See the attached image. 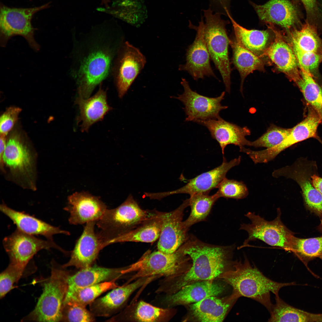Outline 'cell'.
<instances>
[{
  "label": "cell",
  "mask_w": 322,
  "mask_h": 322,
  "mask_svg": "<svg viewBox=\"0 0 322 322\" xmlns=\"http://www.w3.org/2000/svg\"><path fill=\"white\" fill-rule=\"evenodd\" d=\"M96 222H88L76 241L67 262L62 265L66 268L74 267L79 269L92 265L100 250L105 246L95 227Z\"/></svg>",
  "instance_id": "ac0fdd59"
},
{
  "label": "cell",
  "mask_w": 322,
  "mask_h": 322,
  "mask_svg": "<svg viewBox=\"0 0 322 322\" xmlns=\"http://www.w3.org/2000/svg\"><path fill=\"white\" fill-rule=\"evenodd\" d=\"M184 91L181 95L174 98L181 101L186 117V121L194 122L196 120L216 119L220 117V112L227 108L221 102L224 99L225 92H223L218 97H210L199 94L192 90L188 82L182 78L181 82Z\"/></svg>",
  "instance_id": "8fae6325"
},
{
  "label": "cell",
  "mask_w": 322,
  "mask_h": 322,
  "mask_svg": "<svg viewBox=\"0 0 322 322\" xmlns=\"http://www.w3.org/2000/svg\"><path fill=\"white\" fill-rule=\"evenodd\" d=\"M6 135L2 134H0V162L2 161V156L4 151L5 149L6 145Z\"/></svg>",
  "instance_id": "f907efd6"
},
{
  "label": "cell",
  "mask_w": 322,
  "mask_h": 322,
  "mask_svg": "<svg viewBox=\"0 0 322 322\" xmlns=\"http://www.w3.org/2000/svg\"><path fill=\"white\" fill-rule=\"evenodd\" d=\"M115 281L103 282L79 289L65 299L64 303L71 301L86 306L103 293L119 287Z\"/></svg>",
  "instance_id": "ab89813d"
},
{
  "label": "cell",
  "mask_w": 322,
  "mask_h": 322,
  "mask_svg": "<svg viewBox=\"0 0 322 322\" xmlns=\"http://www.w3.org/2000/svg\"><path fill=\"white\" fill-rule=\"evenodd\" d=\"M241 158L239 156L227 162L224 157L222 164L217 167L188 180L187 184L179 188L171 191L155 193L154 197L155 199L160 200L175 194L186 193L190 196L197 194L209 193L211 190L217 188L230 169L239 164Z\"/></svg>",
  "instance_id": "2e32d148"
},
{
  "label": "cell",
  "mask_w": 322,
  "mask_h": 322,
  "mask_svg": "<svg viewBox=\"0 0 322 322\" xmlns=\"http://www.w3.org/2000/svg\"><path fill=\"white\" fill-rule=\"evenodd\" d=\"M308 167L298 160L291 165L275 170L272 175L276 178L283 177L296 182L302 190L306 206L318 215H321L322 194L312 185Z\"/></svg>",
  "instance_id": "ffe728a7"
},
{
  "label": "cell",
  "mask_w": 322,
  "mask_h": 322,
  "mask_svg": "<svg viewBox=\"0 0 322 322\" xmlns=\"http://www.w3.org/2000/svg\"><path fill=\"white\" fill-rule=\"evenodd\" d=\"M230 44L233 51V62L241 76L240 91L242 92L243 83L246 77L255 70H263L264 63L258 55L241 46L235 38H230Z\"/></svg>",
  "instance_id": "1f68e13d"
},
{
  "label": "cell",
  "mask_w": 322,
  "mask_h": 322,
  "mask_svg": "<svg viewBox=\"0 0 322 322\" xmlns=\"http://www.w3.org/2000/svg\"><path fill=\"white\" fill-rule=\"evenodd\" d=\"M189 27L196 32L193 43L189 46L186 54V63L179 65V70L187 72L195 80L203 79L205 76H212L217 79L211 67L210 55L204 37L203 17L198 26L189 21Z\"/></svg>",
  "instance_id": "5bb4252c"
},
{
  "label": "cell",
  "mask_w": 322,
  "mask_h": 322,
  "mask_svg": "<svg viewBox=\"0 0 322 322\" xmlns=\"http://www.w3.org/2000/svg\"><path fill=\"white\" fill-rule=\"evenodd\" d=\"M216 193L209 195L208 193H199L190 196L189 199L190 213L183 224L188 229L192 225L205 220L210 213L213 206L219 198Z\"/></svg>",
  "instance_id": "d590c367"
},
{
  "label": "cell",
  "mask_w": 322,
  "mask_h": 322,
  "mask_svg": "<svg viewBox=\"0 0 322 322\" xmlns=\"http://www.w3.org/2000/svg\"><path fill=\"white\" fill-rule=\"evenodd\" d=\"M188 206V199L173 211L161 212L162 222L157 244L158 250L165 253H172L188 240V229L184 226L182 219L184 210Z\"/></svg>",
  "instance_id": "9a60e30c"
},
{
  "label": "cell",
  "mask_w": 322,
  "mask_h": 322,
  "mask_svg": "<svg viewBox=\"0 0 322 322\" xmlns=\"http://www.w3.org/2000/svg\"><path fill=\"white\" fill-rule=\"evenodd\" d=\"M306 266L311 260L322 255V237L308 239L293 238L290 251Z\"/></svg>",
  "instance_id": "f35d334b"
},
{
  "label": "cell",
  "mask_w": 322,
  "mask_h": 322,
  "mask_svg": "<svg viewBox=\"0 0 322 322\" xmlns=\"http://www.w3.org/2000/svg\"><path fill=\"white\" fill-rule=\"evenodd\" d=\"M268 24V27L274 33V39L267 47L261 55L268 57L279 71L284 73L291 80L295 83L300 78L301 73L293 50L291 47L284 41L280 32L273 24Z\"/></svg>",
  "instance_id": "44dd1931"
},
{
  "label": "cell",
  "mask_w": 322,
  "mask_h": 322,
  "mask_svg": "<svg viewBox=\"0 0 322 322\" xmlns=\"http://www.w3.org/2000/svg\"><path fill=\"white\" fill-rule=\"evenodd\" d=\"M126 267L110 268L91 266L70 275L67 279L68 289L65 299L70 297L77 290L102 282L116 281L124 277Z\"/></svg>",
  "instance_id": "cb8c5ba5"
},
{
  "label": "cell",
  "mask_w": 322,
  "mask_h": 322,
  "mask_svg": "<svg viewBox=\"0 0 322 322\" xmlns=\"http://www.w3.org/2000/svg\"><path fill=\"white\" fill-rule=\"evenodd\" d=\"M21 109L16 107H10L2 114L0 120V134L7 135L16 122Z\"/></svg>",
  "instance_id": "bcb514c9"
},
{
  "label": "cell",
  "mask_w": 322,
  "mask_h": 322,
  "mask_svg": "<svg viewBox=\"0 0 322 322\" xmlns=\"http://www.w3.org/2000/svg\"><path fill=\"white\" fill-rule=\"evenodd\" d=\"M161 212L136 228L115 239L112 244L125 242L152 243L160 237L162 227Z\"/></svg>",
  "instance_id": "d6a6232c"
},
{
  "label": "cell",
  "mask_w": 322,
  "mask_h": 322,
  "mask_svg": "<svg viewBox=\"0 0 322 322\" xmlns=\"http://www.w3.org/2000/svg\"><path fill=\"white\" fill-rule=\"evenodd\" d=\"M232 268L219 277L233 289L231 295L238 298L242 296L252 299L264 306L269 311L273 305L270 293L278 295L282 287L294 285V282L280 283L264 275L245 257L243 261H236Z\"/></svg>",
  "instance_id": "3957f363"
},
{
  "label": "cell",
  "mask_w": 322,
  "mask_h": 322,
  "mask_svg": "<svg viewBox=\"0 0 322 322\" xmlns=\"http://www.w3.org/2000/svg\"><path fill=\"white\" fill-rule=\"evenodd\" d=\"M303 4L305 9L308 13L312 12L314 10L316 4V0H300Z\"/></svg>",
  "instance_id": "681fc988"
},
{
  "label": "cell",
  "mask_w": 322,
  "mask_h": 322,
  "mask_svg": "<svg viewBox=\"0 0 322 322\" xmlns=\"http://www.w3.org/2000/svg\"><path fill=\"white\" fill-rule=\"evenodd\" d=\"M216 192L219 197L240 199L246 197L248 194V189L242 182L225 177L220 182Z\"/></svg>",
  "instance_id": "7bdbcfd3"
},
{
  "label": "cell",
  "mask_w": 322,
  "mask_h": 322,
  "mask_svg": "<svg viewBox=\"0 0 322 322\" xmlns=\"http://www.w3.org/2000/svg\"><path fill=\"white\" fill-rule=\"evenodd\" d=\"M224 289L213 280L198 281L185 285L174 293L165 295L162 303L165 308L193 304L207 297L217 296Z\"/></svg>",
  "instance_id": "603a6c76"
},
{
  "label": "cell",
  "mask_w": 322,
  "mask_h": 322,
  "mask_svg": "<svg viewBox=\"0 0 322 322\" xmlns=\"http://www.w3.org/2000/svg\"><path fill=\"white\" fill-rule=\"evenodd\" d=\"M204 37L210 58L222 78L226 92L230 91L231 69L229 56L230 43L226 26L228 20L222 18L220 14L209 8L203 10Z\"/></svg>",
  "instance_id": "8992f818"
},
{
  "label": "cell",
  "mask_w": 322,
  "mask_h": 322,
  "mask_svg": "<svg viewBox=\"0 0 322 322\" xmlns=\"http://www.w3.org/2000/svg\"><path fill=\"white\" fill-rule=\"evenodd\" d=\"M301 77L295 82L307 104L317 112L322 121V88L313 79L311 72L300 68Z\"/></svg>",
  "instance_id": "8d00e7d4"
},
{
  "label": "cell",
  "mask_w": 322,
  "mask_h": 322,
  "mask_svg": "<svg viewBox=\"0 0 322 322\" xmlns=\"http://www.w3.org/2000/svg\"><path fill=\"white\" fill-rule=\"evenodd\" d=\"M311 180L312 185L315 188L322 194V178L316 174L311 175Z\"/></svg>",
  "instance_id": "c3c4849f"
},
{
  "label": "cell",
  "mask_w": 322,
  "mask_h": 322,
  "mask_svg": "<svg viewBox=\"0 0 322 322\" xmlns=\"http://www.w3.org/2000/svg\"><path fill=\"white\" fill-rule=\"evenodd\" d=\"M189 256L192 264L184 274L173 278H165L161 283L162 292L171 294L184 286L202 281L213 280L223 273L233 246H219L205 243L195 237L189 236L180 247Z\"/></svg>",
  "instance_id": "6da1fadb"
},
{
  "label": "cell",
  "mask_w": 322,
  "mask_h": 322,
  "mask_svg": "<svg viewBox=\"0 0 322 322\" xmlns=\"http://www.w3.org/2000/svg\"><path fill=\"white\" fill-rule=\"evenodd\" d=\"M307 106L308 112L305 117L291 128L289 134L282 142L273 147L256 151L255 157L258 162H267L287 148L307 139L314 138L319 139L317 130L322 120L315 109L310 105L307 104Z\"/></svg>",
  "instance_id": "4fadbf2b"
},
{
  "label": "cell",
  "mask_w": 322,
  "mask_h": 322,
  "mask_svg": "<svg viewBox=\"0 0 322 322\" xmlns=\"http://www.w3.org/2000/svg\"><path fill=\"white\" fill-rule=\"evenodd\" d=\"M277 214L274 219L268 221L254 213H247L245 216L250 223L241 224L240 229L246 231L248 237L240 248L246 247L250 242L258 239L271 246L290 252L294 236L282 222L279 208L277 209Z\"/></svg>",
  "instance_id": "ba28073f"
},
{
  "label": "cell",
  "mask_w": 322,
  "mask_h": 322,
  "mask_svg": "<svg viewBox=\"0 0 322 322\" xmlns=\"http://www.w3.org/2000/svg\"><path fill=\"white\" fill-rule=\"evenodd\" d=\"M236 41L241 46L258 55H261L268 46L270 34L267 30H248L237 23L229 14Z\"/></svg>",
  "instance_id": "f546056e"
},
{
  "label": "cell",
  "mask_w": 322,
  "mask_h": 322,
  "mask_svg": "<svg viewBox=\"0 0 322 322\" xmlns=\"http://www.w3.org/2000/svg\"><path fill=\"white\" fill-rule=\"evenodd\" d=\"M319 257L320 258H321V259L322 260V255H321V256H320Z\"/></svg>",
  "instance_id": "f5cc1de1"
},
{
  "label": "cell",
  "mask_w": 322,
  "mask_h": 322,
  "mask_svg": "<svg viewBox=\"0 0 322 322\" xmlns=\"http://www.w3.org/2000/svg\"><path fill=\"white\" fill-rule=\"evenodd\" d=\"M230 306L215 296L206 297L192 304L191 308L193 316L201 322H222Z\"/></svg>",
  "instance_id": "836d02e7"
},
{
  "label": "cell",
  "mask_w": 322,
  "mask_h": 322,
  "mask_svg": "<svg viewBox=\"0 0 322 322\" xmlns=\"http://www.w3.org/2000/svg\"><path fill=\"white\" fill-rule=\"evenodd\" d=\"M75 103L78 105L80 111L77 122L78 123H81L80 126L83 132L88 131L92 125L103 119L107 113L112 109L108 104L106 91L101 86L92 97L84 98L79 96Z\"/></svg>",
  "instance_id": "83f0119b"
},
{
  "label": "cell",
  "mask_w": 322,
  "mask_h": 322,
  "mask_svg": "<svg viewBox=\"0 0 322 322\" xmlns=\"http://www.w3.org/2000/svg\"><path fill=\"white\" fill-rule=\"evenodd\" d=\"M209 7L214 13L227 17L230 14V4L231 0H208Z\"/></svg>",
  "instance_id": "7dc6e473"
},
{
  "label": "cell",
  "mask_w": 322,
  "mask_h": 322,
  "mask_svg": "<svg viewBox=\"0 0 322 322\" xmlns=\"http://www.w3.org/2000/svg\"><path fill=\"white\" fill-rule=\"evenodd\" d=\"M194 122L207 128L212 137L219 144L223 154L226 147L229 144L238 146L240 148L244 145L249 146L250 141L246 137L250 135V132L246 127H241L221 117L216 119L196 120Z\"/></svg>",
  "instance_id": "7402d4cb"
},
{
  "label": "cell",
  "mask_w": 322,
  "mask_h": 322,
  "mask_svg": "<svg viewBox=\"0 0 322 322\" xmlns=\"http://www.w3.org/2000/svg\"><path fill=\"white\" fill-rule=\"evenodd\" d=\"M49 3L32 8L10 7L0 5V45L4 47L8 40L16 35L23 36L34 50L37 51L40 46L34 38V29L31 24L34 15L48 7Z\"/></svg>",
  "instance_id": "9c48e42d"
},
{
  "label": "cell",
  "mask_w": 322,
  "mask_h": 322,
  "mask_svg": "<svg viewBox=\"0 0 322 322\" xmlns=\"http://www.w3.org/2000/svg\"><path fill=\"white\" fill-rule=\"evenodd\" d=\"M186 256L180 248L170 254L158 250L153 252L148 251L136 262L126 267L125 274H135L126 283L144 277L158 275L170 278L179 276L183 273L188 259Z\"/></svg>",
  "instance_id": "52a82bcc"
},
{
  "label": "cell",
  "mask_w": 322,
  "mask_h": 322,
  "mask_svg": "<svg viewBox=\"0 0 322 322\" xmlns=\"http://www.w3.org/2000/svg\"><path fill=\"white\" fill-rule=\"evenodd\" d=\"M24 270L10 264L0 274V297L3 298L14 288V284L18 281Z\"/></svg>",
  "instance_id": "ee69618b"
},
{
  "label": "cell",
  "mask_w": 322,
  "mask_h": 322,
  "mask_svg": "<svg viewBox=\"0 0 322 322\" xmlns=\"http://www.w3.org/2000/svg\"><path fill=\"white\" fill-rule=\"evenodd\" d=\"M275 303L269 311V322H322V314L312 313L288 304L279 295H275Z\"/></svg>",
  "instance_id": "4dcf8cb0"
},
{
  "label": "cell",
  "mask_w": 322,
  "mask_h": 322,
  "mask_svg": "<svg viewBox=\"0 0 322 322\" xmlns=\"http://www.w3.org/2000/svg\"><path fill=\"white\" fill-rule=\"evenodd\" d=\"M290 35L291 43L301 50L322 55V41L311 25L306 23L300 29L292 30Z\"/></svg>",
  "instance_id": "74e56055"
},
{
  "label": "cell",
  "mask_w": 322,
  "mask_h": 322,
  "mask_svg": "<svg viewBox=\"0 0 322 322\" xmlns=\"http://www.w3.org/2000/svg\"><path fill=\"white\" fill-rule=\"evenodd\" d=\"M252 4L260 19L267 23L288 30L297 21V9L290 0H270L263 5Z\"/></svg>",
  "instance_id": "d4e9b609"
},
{
  "label": "cell",
  "mask_w": 322,
  "mask_h": 322,
  "mask_svg": "<svg viewBox=\"0 0 322 322\" xmlns=\"http://www.w3.org/2000/svg\"><path fill=\"white\" fill-rule=\"evenodd\" d=\"M290 129L284 128L272 125L267 131L253 141H250L249 146L256 147H273L282 142L288 136Z\"/></svg>",
  "instance_id": "60d3db41"
},
{
  "label": "cell",
  "mask_w": 322,
  "mask_h": 322,
  "mask_svg": "<svg viewBox=\"0 0 322 322\" xmlns=\"http://www.w3.org/2000/svg\"><path fill=\"white\" fill-rule=\"evenodd\" d=\"M291 47L296 56L300 68L312 73L322 61V55L302 50L295 45L291 43Z\"/></svg>",
  "instance_id": "f6af8a7d"
},
{
  "label": "cell",
  "mask_w": 322,
  "mask_h": 322,
  "mask_svg": "<svg viewBox=\"0 0 322 322\" xmlns=\"http://www.w3.org/2000/svg\"><path fill=\"white\" fill-rule=\"evenodd\" d=\"M114 74L118 96L122 98L143 69L145 56L128 41L123 43L118 52Z\"/></svg>",
  "instance_id": "7c38bea8"
},
{
  "label": "cell",
  "mask_w": 322,
  "mask_h": 322,
  "mask_svg": "<svg viewBox=\"0 0 322 322\" xmlns=\"http://www.w3.org/2000/svg\"><path fill=\"white\" fill-rule=\"evenodd\" d=\"M320 228L321 230L322 231V219L321 220V225H320Z\"/></svg>",
  "instance_id": "816d5d0a"
},
{
  "label": "cell",
  "mask_w": 322,
  "mask_h": 322,
  "mask_svg": "<svg viewBox=\"0 0 322 322\" xmlns=\"http://www.w3.org/2000/svg\"><path fill=\"white\" fill-rule=\"evenodd\" d=\"M112 13L119 18L136 27L140 26L147 17L144 0H119Z\"/></svg>",
  "instance_id": "e575fe53"
},
{
  "label": "cell",
  "mask_w": 322,
  "mask_h": 322,
  "mask_svg": "<svg viewBox=\"0 0 322 322\" xmlns=\"http://www.w3.org/2000/svg\"><path fill=\"white\" fill-rule=\"evenodd\" d=\"M156 210L142 209L130 194L117 207L107 209L96 222L97 232L105 246L115 239L136 228L158 213Z\"/></svg>",
  "instance_id": "277c9868"
},
{
  "label": "cell",
  "mask_w": 322,
  "mask_h": 322,
  "mask_svg": "<svg viewBox=\"0 0 322 322\" xmlns=\"http://www.w3.org/2000/svg\"><path fill=\"white\" fill-rule=\"evenodd\" d=\"M50 277L42 284L43 292L34 310L24 320L38 322L61 321L68 289L69 272L52 261Z\"/></svg>",
  "instance_id": "5b68a950"
},
{
  "label": "cell",
  "mask_w": 322,
  "mask_h": 322,
  "mask_svg": "<svg viewBox=\"0 0 322 322\" xmlns=\"http://www.w3.org/2000/svg\"><path fill=\"white\" fill-rule=\"evenodd\" d=\"M158 278V276L142 277L114 288L104 296L91 303L89 305L90 311L95 316H110L122 309L135 291Z\"/></svg>",
  "instance_id": "e0dca14e"
},
{
  "label": "cell",
  "mask_w": 322,
  "mask_h": 322,
  "mask_svg": "<svg viewBox=\"0 0 322 322\" xmlns=\"http://www.w3.org/2000/svg\"><path fill=\"white\" fill-rule=\"evenodd\" d=\"M175 313L172 308H160L142 300L131 304L109 321L164 322L169 321Z\"/></svg>",
  "instance_id": "484cf974"
},
{
  "label": "cell",
  "mask_w": 322,
  "mask_h": 322,
  "mask_svg": "<svg viewBox=\"0 0 322 322\" xmlns=\"http://www.w3.org/2000/svg\"><path fill=\"white\" fill-rule=\"evenodd\" d=\"M4 163L11 170L21 173L28 172L30 169L32 159L30 153L17 138L12 137L6 143L0 163L3 170Z\"/></svg>",
  "instance_id": "f1b7e54d"
},
{
  "label": "cell",
  "mask_w": 322,
  "mask_h": 322,
  "mask_svg": "<svg viewBox=\"0 0 322 322\" xmlns=\"http://www.w3.org/2000/svg\"><path fill=\"white\" fill-rule=\"evenodd\" d=\"M119 43L114 39L99 37L87 44L77 59L73 74L77 81L79 96L89 98L95 87L107 77L116 52L122 44Z\"/></svg>",
  "instance_id": "7a4b0ae2"
},
{
  "label": "cell",
  "mask_w": 322,
  "mask_h": 322,
  "mask_svg": "<svg viewBox=\"0 0 322 322\" xmlns=\"http://www.w3.org/2000/svg\"><path fill=\"white\" fill-rule=\"evenodd\" d=\"M0 210L12 220L18 229L27 234L42 236L51 240H53V236L56 234H70L68 231L53 226L24 212L13 210L5 204L0 205Z\"/></svg>",
  "instance_id": "4316f807"
},
{
  "label": "cell",
  "mask_w": 322,
  "mask_h": 322,
  "mask_svg": "<svg viewBox=\"0 0 322 322\" xmlns=\"http://www.w3.org/2000/svg\"><path fill=\"white\" fill-rule=\"evenodd\" d=\"M95 317L86 306L69 301L63 304L61 321L93 322L95 320Z\"/></svg>",
  "instance_id": "b9f144b4"
},
{
  "label": "cell",
  "mask_w": 322,
  "mask_h": 322,
  "mask_svg": "<svg viewBox=\"0 0 322 322\" xmlns=\"http://www.w3.org/2000/svg\"><path fill=\"white\" fill-rule=\"evenodd\" d=\"M107 209L98 196L86 192H75L69 196L64 210L69 213L70 224L77 225L97 222Z\"/></svg>",
  "instance_id": "d6986e66"
},
{
  "label": "cell",
  "mask_w": 322,
  "mask_h": 322,
  "mask_svg": "<svg viewBox=\"0 0 322 322\" xmlns=\"http://www.w3.org/2000/svg\"><path fill=\"white\" fill-rule=\"evenodd\" d=\"M3 244L9 257V264L24 270L34 256L41 250L54 248L64 254L69 253L53 240L41 239L17 228L5 237Z\"/></svg>",
  "instance_id": "30bf717a"
}]
</instances>
